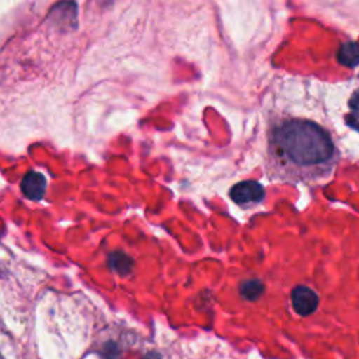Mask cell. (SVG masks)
<instances>
[{"label":"cell","mask_w":359,"mask_h":359,"mask_svg":"<svg viewBox=\"0 0 359 359\" xmlns=\"http://www.w3.org/2000/svg\"><path fill=\"white\" fill-rule=\"evenodd\" d=\"M101 1H109V0H101Z\"/></svg>","instance_id":"10"},{"label":"cell","mask_w":359,"mask_h":359,"mask_svg":"<svg viewBox=\"0 0 359 359\" xmlns=\"http://www.w3.org/2000/svg\"><path fill=\"white\" fill-rule=\"evenodd\" d=\"M231 201L243 208H251L261 203L265 198V189L261 182L247 180L237 182L229 192Z\"/></svg>","instance_id":"2"},{"label":"cell","mask_w":359,"mask_h":359,"mask_svg":"<svg viewBox=\"0 0 359 359\" xmlns=\"http://www.w3.org/2000/svg\"><path fill=\"white\" fill-rule=\"evenodd\" d=\"M50 24L60 31H72L77 27V7L72 0L55 3L48 14Z\"/></svg>","instance_id":"3"},{"label":"cell","mask_w":359,"mask_h":359,"mask_svg":"<svg viewBox=\"0 0 359 359\" xmlns=\"http://www.w3.org/2000/svg\"><path fill=\"white\" fill-rule=\"evenodd\" d=\"M264 290H265L264 283L259 279H247V280H243L238 286L240 294L248 302H254L259 299Z\"/></svg>","instance_id":"7"},{"label":"cell","mask_w":359,"mask_h":359,"mask_svg":"<svg viewBox=\"0 0 359 359\" xmlns=\"http://www.w3.org/2000/svg\"><path fill=\"white\" fill-rule=\"evenodd\" d=\"M108 265L112 271L118 272L119 275H126L132 271L133 266V261L129 255L123 254L122 251H115L112 254H109L108 258Z\"/></svg>","instance_id":"8"},{"label":"cell","mask_w":359,"mask_h":359,"mask_svg":"<svg viewBox=\"0 0 359 359\" xmlns=\"http://www.w3.org/2000/svg\"><path fill=\"white\" fill-rule=\"evenodd\" d=\"M337 60L346 67H356L359 65V43L348 41L337 50Z\"/></svg>","instance_id":"6"},{"label":"cell","mask_w":359,"mask_h":359,"mask_svg":"<svg viewBox=\"0 0 359 359\" xmlns=\"http://www.w3.org/2000/svg\"><path fill=\"white\" fill-rule=\"evenodd\" d=\"M290 300L293 310L303 317L313 314L318 307V294L304 285H299L292 289Z\"/></svg>","instance_id":"4"},{"label":"cell","mask_w":359,"mask_h":359,"mask_svg":"<svg viewBox=\"0 0 359 359\" xmlns=\"http://www.w3.org/2000/svg\"><path fill=\"white\" fill-rule=\"evenodd\" d=\"M338 158L331 135L310 119H280L268 132L265 168L272 181L311 184L328 178Z\"/></svg>","instance_id":"1"},{"label":"cell","mask_w":359,"mask_h":359,"mask_svg":"<svg viewBox=\"0 0 359 359\" xmlns=\"http://www.w3.org/2000/svg\"><path fill=\"white\" fill-rule=\"evenodd\" d=\"M22 194L31 201H41L46 191V180L38 171H28L21 181Z\"/></svg>","instance_id":"5"},{"label":"cell","mask_w":359,"mask_h":359,"mask_svg":"<svg viewBox=\"0 0 359 359\" xmlns=\"http://www.w3.org/2000/svg\"><path fill=\"white\" fill-rule=\"evenodd\" d=\"M348 107H349V112L345 116V122L351 129L359 132V88L351 95L348 101Z\"/></svg>","instance_id":"9"}]
</instances>
